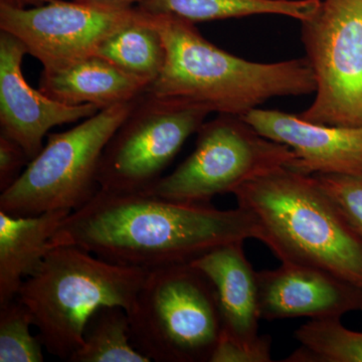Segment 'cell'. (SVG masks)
<instances>
[{
    "label": "cell",
    "mask_w": 362,
    "mask_h": 362,
    "mask_svg": "<svg viewBox=\"0 0 362 362\" xmlns=\"http://www.w3.org/2000/svg\"><path fill=\"white\" fill-rule=\"evenodd\" d=\"M258 238V223L240 206L221 211L144 192L100 189L68 214L51 244L80 247L112 263L149 271L192 263L216 247Z\"/></svg>",
    "instance_id": "1"
},
{
    "label": "cell",
    "mask_w": 362,
    "mask_h": 362,
    "mask_svg": "<svg viewBox=\"0 0 362 362\" xmlns=\"http://www.w3.org/2000/svg\"><path fill=\"white\" fill-rule=\"evenodd\" d=\"M151 14L166 58L160 75L147 88L150 95L243 117L273 98L316 92L306 57L277 63L247 61L204 39L192 21Z\"/></svg>",
    "instance_id": "2"
},
{
    "label": "cell",
    "mask_w": 362,
    "mask_h": 362,
    "mask_svg": "<svg viewBox=\"0 0 362 362\" xmlns=\"http://www.w3.org/2000/svg\"><path fill=\"white\" fill-rule=\"evenodd\" d=\"M233 194L258 223V240L282 263L329 272L362 288V238L313 175L274 169Z\"/></svg>",
    "instance_id": "3"
},
{
    "label": "cell",
    "mask_w": 362,
    "mask_h": 362,
    "mask_svg": "<svg viewBox=\"0 0 362 362\" xmlns=\"http://www.w3.org/2000/svg\"><path fill=\"white\" fill-rule=\"evenodd\" d=\"M147 273L106 261L80 247L61 245L52 247L16 298L30 312L47 351L69 361L82 346L90 316L103 306L129 311Z\"/></svg>",
    "instance_id": "4"
},
{
    "label": "cell",
    "mask_w": 362,
    "mask_h": 362,
    "mask_svg": "<svg viewBox=\"0 0 362 362\" xmlns=\"http://www.w3.org/2000/svg\"><path fill=\"white\" fill-rule=\"evenodd\" d=\"M127 314L150 361L209 362L223 334L216 289L192 263L149 270Z\"/></svg>",
    "instance_id": "5"
},
{
    "label": "cell",
    "mask_w": 362,
    "mask_h": 362,
    "mask_svg": "<svg viewBox=\"0 0 362 362\" xmlns=\"http://www.w3.org/2000/svg\"><path fill=\"white\" fill-rule=\"evenodd\" d=\"M137 99L99 111L65 132L47 135L40 153L1 192L0 211L16 216H37L71 213L87 204L100 190L98 171L105 147Z\"/></svg>",
    "instance_id": "6"
},
{
    "label": "cell",
    "mask_w": 362,
    "mask_h": 362,
    "mask_svg": "<svg viewBox=\"0 0 362 362\" xmlns=\"http://www.w3.org/2000/svg\"><path fill=\"white\" fill-rule=\"evenodd\" d=\"M192 153L173 173L144 190L162 199L209 204L233 194L247 181L280 168H291L294 152L259 134L243 117L218 114L197 131Z\"/></svg>",
    "instance_id": "7"
},
{
    "label": "cell",
    "mask_w": 362,
    "mask_h": 362,
    "mask_svg": "<svg viewBox=\"0 0 362 362\" xmlns=\"http://www.w3.org/2000/svg\"><path fill=\"white\" fill-rule=\"evenodd\" d=\"M300 23L316 96L298 116L321 125L362 126V0H320Z\"/></svg>",
    "instance_id": "8"
},
{
    "label": "cell",
    "mask_w": 362,
    "mask_h": 362,
    "mask_svg": "<svg viewBox=\"0 0 362 362\" xmlns=\"http://www.w3.org/2000/svg\"><path fill=\"white\" fill-rule=\"evenodd\" d=\"M209 113L201 105L145 92L105 147L98 171L100 189L144 192L156 182Z\"/></svg>",
    "instance_id": "9"
},
{
    "label": "cell",
    "mask_w": 362,
    "mask_h": 362,
    "mask_svg": "<svg viewBox=\"0 0 362 362\" xmlns=\"http://www.w3.org/2000/svg\"><path fill=\"white\" fill-rule=\"evenodd\" d=\"M140 11L129 4L80 0L33 7L0 4V30L20 40L42 71H49L95 56L102 42Z\"/></svg>",
    "instance_id": "10"
},
{
    "label": "cell",
    "mask_w": 362,
    "mask_h": 362,
    "mask_svg": "<svg viewBox=\"0 0 362 362\" xmlns=\"http://www.w3.org/2000/svg\"><path fill=\"white\" fill-rule=\"evenodd\" d=\"M25 45L11 33H0V127L25 150L30 160L44 147L52 128L78 122L99 112L92 105H66L33 89L23 73Z\"/></svg>",
    "instance_id": "11"
},
{
    "label": "cell",
    "mask_w": 362,
    "mask_h": 362,
    "mask_svg": "<svg viewBox=\"0 0 362 362\" xmlns=\"http://www.w3.org/2000/svg\"><path fill=\"white\" fill-rule=\"evenodd\" d=\"M243 118L259 134L294 152V170L307 175H362V126L321 125L278 110L254 109Z\"/></svg>",
    "instance_id": "12"
},
{
    "label": "cell",
    "mask_w": 362,
    "mask_h": 362,
    "mask_svg": "<svg viewBox=\"0 0 362 362\" xmlns=\"http://www.w3.org/2000/svg\"><path fill=\"white\" fill-rule=\"evenodd\" d=\"M261 319L341 318L362 312V288L313 267L284 264L258 272Z\"/></svg>",
    "instance_id": "13"
},
{
    "label": "cell",
    "mask_w": 362,
    "mask_h": 362,
    "mask_svg": "<svg viewBox=\"0 0 362 362\" xmlns=\"http://www.w3.org/2000/svg\"><path fill=\"white\" fill-rule=\"evenodd\" d=\"M244 242L216 247L192 262L213 283L223 334L233 341L257 344L259 334L258 272L245 255Z\"/></svg>",
    "instance_id": "14"
},
{
    "label": "cell",
    "mask_w": 362,
    "mask_h": 362,
    "mask_svg": "<svg viewBox=\"0 0 362 362\" xmlns=\"http://www.w3.org/2000/svg\"><path fill=\"white\" fill-rule=\"evenodd\" d=\"M151 84L99 57L75 62L59 70L42 71L40 90L66 105H92L100 111L137 99Z\"/></svg>",
    "instance_id": "15"
},
{
    "label": "cell",
    "mask_w": 362,
    "mask_h": 362,
    "mask_svg": "<svg viewBox=\"0 0 362 362\" xmlns=\"http://www.w3.org/2000/svg\"><path fill=\"white\" fill-rule=\"evenodd\" d=\"M69 214L16 216L0 211V307L16 299L23 283L39 270Z\"/></svg>",
    "instance_id": "16"
},
{
    "label": "cell",
    "mask_w": 362,
    "mask_h": 362,
    "mask_svg": "<svg viewBox=\"0 0 362 362\" xmlns=\"http://www.w3.org/2000/svg\"><path fill=\"white\" fill-rule=\"evenodd\" d=\"M140 9L134 20L102 42L95 56L152 83L160 75L165 64L166 51L152 14Z\"/></svg>",
    "instance_id": "17"
},
{
    "label": "cell",
    "mask_w": 362,
    "mask_h": 362,
    "mask_svg": "<svg viewBox=\"0 0 362 362\" xmlns=\"http://www.w3.org/2000/svg\"><path fill=\"white\" fill-rule=\"evenodd\" d=\"M320 0H143L140 8L192 21L228 20L275 14L304 21L315 11Z\"/></svg>",
    "instance_id": "18"
},
{
    "label": "cell",
    "mask_w": 362,
    "mask_h": 362,
    "mask_svg": "<svg viewBox=\"0 0 362 362\" xmlns=\"http://www.w3.org/2000/svg\"><path fill=\"white\" fill-rule=\"evenodd\" d=\"M71 362H150L131 340L129 316L122 307L97 309L86 324L83 344Z\"/></svg>",
    "instance_id": "19"
},
{
    "label": "cell",
    "mask_w": 362,
    "mask_h": 362,
    "mask_svg": "<svg viewBox=\"0 0 362 362\" xmlns=\"http://www.w3.org/2000/svg\"><path fill=\"white\" fill-rule=\"evenodd\" d=\"M341 318L311 319L295 332L301 346L288 362H362V332L347 329Z\"/></svg>",
    "instance_id": "20"
},
{
    "label": "cell",
    "mask_w": 362,
    "mask_h": 362,
    "mask_svg": "<svg viewBox=\"0 0 362 362\" xmlns=\"http://www.w3.org/2000/svg\"><path fill=\"white\" fill-rule=\"evenodd\" d=\"M32 326V316L18 298L0 307V362L45 361L44 344L30 332Z\"/></svg>",
    "instance_id": "21"
},
{
    "label": "cell",
    "mask_w": 362,
    "mask_h": 362,
    "mask_svg": "<svg viewBox=\"0 0 362 362\" xmlns=\"http://www.w3.org/2000/svg\"><path fill=\"white\" fill-rule=\"evenodd\" d=\"M313 176L343 218L362 238V175Z\"/></svg>",
    "instance_id": "22"
},
{
    "label": "cell",
    "mask_w": 362,
    "mask_h": 362,
    "mask_svg": "<svg viewBox=\"0 0 362 362\" xmlns=\"http://www.w3.org/2000/svg\"><path fill=\"white\" fill-rule=\"evenodd\" d=\"M271 338L257 344H243L221 337L209 362H270Z\"/></svg>",
    "instance_id": "23"
},
{
    "label": "cell",
    "mask_w": 362,
    "mask_h": 362,
    "mask_svg": "<svg viewBox=\"0 0 362 362\" xmlns=\"http://www.w3.org/2000/svg\"><path fill=\"white\" fill-rule=\"evenodd\" d=\"M30 157L18 143L0 134V190L4 192L13 185L23 173Z\"/></svg>",
    "instance_id": "24"
},
{
    "label": "cell",
    "mask_w": 362,
    "mask_h": 362,
    "mask_svg": "<svg viewBox=\"0 0 362 362\" xmlns=\"http://www.w3.org/2000/svg\"><path fill=\"white\" fill-rule=\"evenodd\" d=\"M52 0H0V4L14 7H33L40 6Z\"/></svg>",
    "instance_id": "25"
},
{
    "label": "cell",
    "mask_w": 362,
    "mask_h": 362,
    "mask_svg": "<svg viewBox=\"0 0 362 362\" xmlns=\"http://www.w3.org/2000/svg\"><path fill=\"white\" fill-rule=\"evenodd\" d=\"M80 1L110 2V4H129V6L137 4L139 6L143 0H80Z\"/></svg>",
    "instance_id": "26"
}]
</instances>
